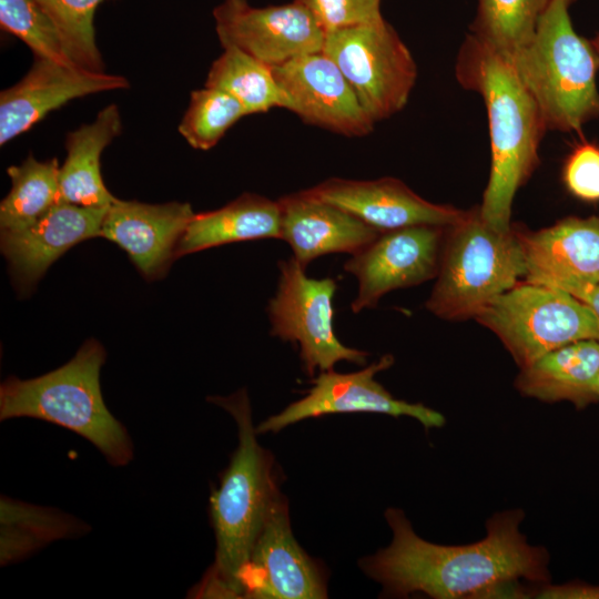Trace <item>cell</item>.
I'll return each mask as SVG.
<instances>
[{
    "instance_id": "1",
    "label": "cell",
    "mask_w": 599,
    "mask_h": 599,
    "mask_svg": "<svg viewBox=\"0 0 599 599\" xmlns=\"http://www.w3.org/2000/svg\"><path fill=\"white\" fill-rule=\"evenodd\" d=\"M385 518L390 544L359 560L367 577L386 597L423 593L435 599L530 598L520 583L550 582V556L528 542L520 530V508L494 514L483 539L466 545H438L420 538L402 509L389 507Z\"/></svg>"
},
{
    "instance_id": "2",
    "label": "cell",
    "mask_w": 599,
    "mask_h": 599,
    "mask_svg": "<svg viewBox=\"0 0 599 599\" xmlns=\"http://www.w3.org/2000/svg\"><path fill=\"white\" fill-rule=\"evenodd\" d=\"M456 78L481 95L488 115L491 167L480 215L508 232L515 194L539 164L545 120L511 61L470 32L458 52Z\"/></svg>"
},
{
    "instance_id": "3",
    "label": "cell",
    "mask_w": 599,
    "mask_h": 599,
    "mask_svg": "<svg viewBox=\"0 0 599 599\" xmlns=\"http://www.w3.org/2000/svg\"><path fill=\"white\" fill-rule=\"evenodd\" d=\"M207 400L233 417L238 444L210 497L214 561L191 593L195 598H242L238 576L281 490L273 456L257 441L246 390Z\"/></svg>"
},
{
    "instance_id": "4",
    "label": "cell",
    "mask_w": 599,
    "mask_h": 599,
    "mask_svg": "<svg viewBox=\"0 0 599 599\" xmlns=\"http://www.w3.org/2000/svg\"><path fill=\"white\" fill-rule=\"evenodd\" d=\"M105 358L102 344L89 338L54 370L30 379L8 377L0 386V420L28 417L54 424L87 439L110 465H129L133 441L101 392Z\"/></svg>"
},
{
    "instance_id": "5",
    "label": "cell",
    "mask_w": 599,
    "mask_h": 599,
    "mask_svg": "<svg viewBox=\"0 0 599 599\" xmlns=\"http://www.w3.org/2000/svg\"><path fill=\"white\" fill-rule=\"evenodd\" d=\"M575 0H551L531 39L510 58L547 130L579 132L599 118V59L570 18Z\"/></svg>"
},
{
    "instance_id": "6",
    "label": "cell",
    "mask_w": 599,
    "mask_h": 599,
    "mask_svg": "<svg viewBox=\"0 0 599 599\" xmlns=\"http://www.w3.org/2000/svg\"><path fill=\"white\" fill-rule=\"evenodd\" d=\"M527 273L516 229L500 232L489 226L479 206L448 226L439 270L426 308L444 319L476 314Z\"/></svg>"
},
{
    "instance_id": "7",
    "label": "cell",
    "mask_w": 599,
    "mask_h": 599,
    "mask_svg": "<svg viewBox=\"0 0 599 599\" xmlns=\"http://www.w3.org/2000/svg\"><path fill=\"white\" fill-rule=\"evenodd\" d=\"M493 331L522 368L581 339L599 341V319L569 293L548 285H515L474 317Z\"/></svg>"
},
{
    "instance_id": "8",
    "label": "cell",
    "mask_w": 599,
    "mask_h": 599,
    "mask_svg": "<svg viewBox=\"0 0 599 599\" xmlns=\"http://www.w3.org/2000/svg\"><path fill=\"white\" fill-rule=\"evenodd\" d=\"M322 51L338 67L374 123L406 105L417 67L384 19L325 33Z\"/></svg>"
},
{
    "instance_id": "9",
    "label": "cell",
    "mask_w": 599,
    "mask_h": 599,
    "mask_svg": "<svg viewBox=\"0 0 599 599\" xmlns=\"http://www.w3.org/2000/svg\"><path fill=\"white\" fill-rule=\"evenodd\" d=\"M275 295L267 306L271 335L300 346L304 370L314 376L346 361L364 365L367 352L344 345L334 329V278H312L294 257L278 262Z\"/></svg>"
},
{
    "instance_id": "10",
    "label": "cell",
    "mask_w": 599,
    "mask_h": 599,
    "mask_svg": "<svg viewBox=\"0 0 599 599\" xmlns=\"http://www.w3.org/2000/svg\"><path fill=\"white\" fill-rule=\"evenodd\" d=\"M393 364L394 356L385 354L358 372L342 374L331 369L318 373L311 380L312 387L304 397L255 426L257 435L275 434L304 419L341 413H376L396 418L407 416L426 429L443 427L446 422L443 414L420 403L395 398L375 379L377 373Z\"/></svg>"
},
{
    "instance_id": "11",
    "label": "cell",
    "mask_w": 599,
    "mask_h": 599,
    "mask_svg": "<svg viewBox=\"0 0 599 599\" xmlns=\"http://www.w3.org/2000/svg\"><path fill=\"white\" fill-rule=\"evenodd\" d=\"M447 227L413 225L382 232L351 255L343 268L358 283L352 312L374 308L383 295L436 277Z\"/></svg>"
},
{
    "instance_id": "12",
    "label": "cell",
    "mask_w": 599,
    "mask_h": 599,
    "mask_svg": "<svg viewBox=\"0 0 599 599\" xmlns=\"http://www.w3.org/2000/svg\"><path fill=\"white\" fill-rule=\"evenodd\" d=\"M222 47L237 48L274 67L323 50L325 32L298 1L264 8L224 0L213 12Z\"/></svg>"
},
{
    "instance_id": "13",
    "label": "cell",
    "mask_w": 599,
    "mask_h": 599,
    "mask_svg": "<svg viewBox=\"0 0 599 599\" xmlns=\"http://www.w3.org/2000/svg\"><path fill=\"white\" fill-rule=\"evenodd\" d=\"M238 582L242 598L323 599L321 568L294 538L288 501L280 491L268 511Z\"/></svg>"
},
{
    "instance_id": "14",
    "label": "cell",
    "mask_w": 599,
    "mask_h": 599,
    "mask_svg": "<svg viewBox=\"0 0 599 599\" xmlns=\"http://www.w3.org/2000/svg\"><path fill=\"white\" fill-rule=\"evenodd\" d=\"M283 95V109L307 123L345 136L368 134L374 122L347 80L323 51L272 67Z\"/></svg>"
},
{
    "instance_id": "15",
    "label": "cell",
    "mask_w": 599,
    "mask_h": 599,
    "mask_svg": "<svg viewBox=\"0 0 599 599\" xmlns=\"http://www.w3.org/2000/svg\"><path fill=\"white\" fill-rule=\"evenodd\" d=\"M108 209L59 202L27 226L1 230L0 248L16 290L29 294L67 251L101 236Z\"/></svg>"
},
{
    "instance_id": "16",
    "label": "cell",
    "mask_w": 599,
    "mask_h": 599,
    "mask_svg": "<svg viewBox=\"0 0 599 599\" xmlns=\"http://www.w3.org/2000/svg\"><path fill=\"white\" fill-rule=\"evenodd\" d=\"M128 87L129 81L122 75L34 57L28 73L0 94V144L24 133L73 99Z\"/></svg>"
},
{
    "instance_id": "17",
    "label": "cell",
    "mask_w": 599,
    "mask_h": 599,
    "mask_svg": "<svg viewBox=\"0 0 599 599\" xmlns=\"http://www.w3.org/2000/svg\"><path fill=\"white\" fill-rule=\"evenodd\" d=\"M307 192L345 210L380 233L413 225L451 226L467 213L432 203L395 177L370 181L332 177Z\"/></svg>"
},
{
    "instance_id": "18",
    "label": "cell",
    "mask_w": 599,
    "mask_h": 599,
    "mask_svg": "<svg viewBox=\"0 0 599 599\" xmlns=\"http://www.w3.org/2000/svg\"><path fill=\"white\" fill-rule=\"evenodd\" d=\"M189 203L148 204L116 199L108 209L101 236L126 252L149 282L163 278L194 216Z\"/></svg>"
},
{
    "instance_id": "19",
    "label": "cell",
    "mask_w": 599,
    "mask_h": 599,
    "mask_svg": "<svg viewBox=\"0 0 599 599\" xmlns=\"http://www.w3.org/2000/svg\"><path fill=\"white\" fill-rule=\"evenodd\" d=\"M527 273L526 282L560 287L599 282V217H567L525 233L516 230Z\"/></svg>"
},
{
    "instance_id": "20",
    "label": "cell",
    "mask_w": 599,
    "mask_h": 599,
    "mask_svg": "<svg viewBox=\"0 0 599 599\" xmlns=\"http://www.w3.org/2000/svg\"><path fill=\"white\" fill-rule=\"evenodd\" d=\"M277 201L281 209V238L288 243L293 257L304 270L323 255H353L380 233L345 210L315 197L307 190Z\"/></svg>"
},
{
    "instance_id": "21",
    "label": "cell",
    "mask_w": 599,
    "mask_h": 599,
    "mask_svg": "<svg viewBox=\"0 0 599 599\" xmlns=\"http://www.w3.org/2000/svg\"><path fill=\"white\" fill-rule=\"evenodd\" d=\"M118 106L109 104L89 124L67 135V156L59 171V202L108 209L115 200L101 173L103 150L121 133Z\"/></svg>"
},
{
    "instance_id": "22",
    "label": "cell",
    "mask_w": 599,
    "mask_h": 599,
    "mask_svg": "<svg viewBox=\"0 0 599 599\" xmlns=\"http://www.w3.org/2000/svg\"><path fill=\"white\" fill-rule=\"evenodd\" d=\"M599 341L581 339L556 348L520 368L516 389L546 403L571 402L577 407L598 399Z\"/></svg>"
},
{
    "instance_id": "23",
    "label": "cell",
    "mask_w": 599,
    "mask_h": 599,
    "mask_svg": "<svg viewBox=\"0 0 599 599\" xmlns=\"http://www.w3.org/2000/svg\"><path fill=\"white\" fill-rule=\"evenodd\" d=\"M261 238H281L280 204L246 192L221 209L194 214L177 244L175 257Z\"/></svg>"
},
{
    "instance_id": "24",
    "label": "cell",
    "mask_w": 599,
    "mask_h": 599,
    "mask_svg": "<svg viewBox=\"0 0 599 599\" xmlns=\"http://www.w3.org/2000/svg\"><path fill=\"white\" fill-rule=\"evenodd\" d=\"M0 531V561L1 566H6L50 542L85 534L87 525L57 508L2 496Z\"/></svg>"
},
{
    "instance_id": "25",
    "label": "cell",
    "mask_w": 599,
    "mask_h": 599,
    "mask_svg": "<svg viewBox=\"0 0 599 599\" xmlns=\"http://www.w3.org/2000/svg\"><path fill=\"white\" fill-rule=\"evenodd\" d=\"M205 85L231 94L247 115L284 105L272 67L237 48L224 49L212 63Z\"/></svg>"
},
{
    "instance_id": "26",
    "label": "cell",
    "mask_w": 599,
    "mask_h": 599,
    "mask_svg": "<svg viewBox=\"0 0 599 599\" xmlns=\"http://www.w3.org/2000/svg\"><path fill=\"white\" fill-rule=\"evenodd\" d=\"M59 171L57 159L38 161L32 154L8 167L11 189L0 204L1 230L27 226L59 203Z\"/></svg>"
},
{
    "instance_id": "27",
    "label": "cell",
    "mask_w": 599,
    "mask_h": 599,
    "mask_svg": "<svg viewBox=\"0 0 599 599\" xmlns=\"http://www.w3.org/2000/svg\"><path fill=\"white\" fill-rule=\"evenodd\" d=\"M551 0H477L470 33L510 58L532 37Z\"/></svg>"
},
{
    "instance_id": "28",
    "label": "cell",
    "mask_w": 599,
    "mask_h": 599,
    "mask_svg": "<svg viewBox=\"0 0 599 599\" xmlns=\"http://www.w3.org/2000/svg\"><path fill=\"white\" fill-rule=\"evenodd\" d=\"M245 115V109L235 98L205 85L191 93L179 132L193 149L207 151Z\"/></svg>"
},
{
    "instance_id": "29",
    "label": "cell",
    "mask_w": 599,
    "mask_h": 599,
    "mask_svg": "<svg viewBox=\"0 0 599 599\" xmlns=\"http://www.w3.org/2000/svg\"><path fill=\"white\" fill-rule=\"evenodd\" d=\"M0 24L24 42L35 58L78 65L70 58L57 24L35 0H0Z\"/></svg>"
},
{
    "instance_id": "30",
    "label": "cell",
    "mask_w": 599,
    "mask_h": 599,
    "mask_svg": "<svg viewBox=\"0 0 599 599\" xmlns=\"http://www.w3.org/2000/svg\"><path fill=\"white\" fill-rule=\"evenodd\" d=\"M35 1L57 24L72 61L84 69L103 71L94 31V14L102 0Z\"/></svg>"
},
{
    "instance_id": "31",
    "label": "cell",
    "mask_w": 599,
    "mask_h": 599,
    "mask_svg": "<svg viewBox=\"0 0 599 599\" xmlns=\"http://www.w3.org/2000/svg\"><path fill=\"white\" fill-rule=\"evenodd\" d=\"M327 33L384 19L380 0H296Z\"/></svg>"
},
{
    "instance_id": "32",
    "label": "cell",
    "mask_w": 599,
    "mask_h": 599,
    "mask_svg": "<svg viewBox=\"0 0 599 599\" xmlns=\"http://www.w3.org/2000/svg\"><path fill=\"white\" fill-rule=\"evenodd\" d=\"M562 180L567 190L586 202H599V145L582 141L567 156Z\"/></svg>"
},
{
    "instance_id": "33",
    "label": "cell",
    "mask_w": 599,
    "mask_h": 599,
    "mask_svg": "<svg viewBox=\"0 0 599 599\" xmlns=\"http://www.w3.org/2000/svg\"><path fill=\"white\" fill-rule=\"evenodd\" d=\"M532 598L540 599H599V586L569 582L564 585H534Z\"/></svg>"
},
{
    "instance_id": "34",
    "label": "cell",
    "mask_w": 599,
    "mask_h": 599,
    "mask_svg": "<svg viewBox=\"0 0 599 599\" xmlns=\"http://www.w3.org/2000/svg\"><path fill=\"white\" fill-rule=\"evenodd\" d=\"M560 288L587 305L599 319V282L572 283L562 285Z\"/></svg>"
},
{
    "instance_id": "35",
    "label": "cell",
    "mask_w": 599,
    "mask_h": 599,
    "mask_svg": "<svg viewBox=\"0 0 599 599\" xmlns=\"http://www.w3.org/2000/svg\"><path fill=\"white\" fill-rule=\"evenodd\" d=\"M591 41V44L598 55V59H599V34H597Z\"/></svg>"
},
{
    "instance_id": "36",
    "label": "cell",
    "mask_w": 599,
    "mask_h": 599,
    "mask_svg": "<svg viewBox=\"0 0 599 599\" xmlns=\"http://www.w3.org/2000/svg\"><path fill=\"white\" fill-rule=\"evenodd\" d=\"M595 392H596L597 398L599 399V376H598V379H597V383H596Z\"/></svg>"
}]
</instances>
